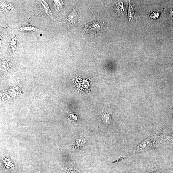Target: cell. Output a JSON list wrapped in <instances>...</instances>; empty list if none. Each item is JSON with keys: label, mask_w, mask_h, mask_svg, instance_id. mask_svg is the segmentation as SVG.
Returning <instances> with one entry per match:
<instances>
[{"label": "cell", "mask_w": 173, "mask_h": 173, "mask_svg": "<svg viewBox=\"0 0 173 173\" xmlns=\"http://www.w3.org/2000/svg\"><path fill=\"white\" fill-rule=\"evenodd\" d=\"M155 136L151 135L145 139L142 142L138 144L137 146L132 150V154H134L144 152L154 146L155 143Z\"/></svg>", "instance_id": "1"}, {"label": "cell", "mask_w": 173, "mask_h": 173, "mask_svg": "<svg viewBox=\"0 0 173 173\" xmlns=\"http://www.w3.org/2000/svg\"><path fill=\"white\" fill-rule=\"evenodd\" d=\"M39 5L41 11L43 14L47 15L52 17V14L49 6L45 1H40Z\"/></svg>", "instance_id": "2"}, {"label": "cell", "mask_w": 173, "mask_h": 173, "mask_svg": "<svg viewBox=\"0 0 173 173\" xmlns=\"http://www.w3.org/2000/svg\"><path fill=\"white\" fill-rule=\"evenodd\" d=\"M78 15L76 7H74L67 19L72 25L77 24L78 21Z\"/></svg>", "instance_id": "3"}, {"label": "cell", "mask_w": 173, "mask_h": 173, "mask_svg": "<svg viewBox=\"0 0 173 173\" xmlns=\"http://www.w3.org/2000/svg\"><path fill=\"white\" fill-rule=\"evenodd\" d=\"M15 8L14 5L12 3L5 1L1 2V10L4 12H12Z\"/></svg>", "instance_id": "4"}, {"label": "cell", "mask_w": 173, "mask_h": 173, "mask_svg": "<svg viewBox=\"0 0 173 173\" xmlns=\"http://www.w3.org/2000/svg\"><path fill=\"white\" fill-rule=\"evenodd\" d=\"M17 37L15 34H13L10 41V47L12 51L14 53L17 50Z\"/></svg>", "instance_id": "5"}, {"label": "cell", "mask_w": 173, "mask_h": 173, "mask_svg": "<svg viewBox=\"0 0 173 173\" xmlns=\"http://www.w3.org/2000/svg\"><path fill=\"white\" fill-rule=\"evenodd\" d=\"M136 13L135 9L131 3L129 4V9L128 13V17L129 21L133 19Z\"/></svg>", "instance_id": "6"}, {"label": "cell", "mask_w": 173, "mask_h": 173, "mask_svg": "<svg viewBox=\"0 0 173 173\" xmlns=\"http://www.w3.org/2000/svg\"><path fill=\"white\" fill-rule=\"evenodd\" d=\"M85 143V140L84 137H80L76 140L75 147L76 149H79L82 148Z\"/></svg>", "instance_id": "7"}, {"label": "cell", "mask_w": 173, "mask_h": 173, "mask_svg": "<svg viewBox=\"0 0 173 173\" xmlns=\"http://www.w3.org/2000/svg\"><path fill=\"white\" fill-rule=\"evenodd\" d=\"M19 30L23 31H36L39 30V29L35 27L31 26H25L21 27Z\"/></svg>", "instance_id": "8"}, {"label": "cell", "mask_w": 173, "mask_h": 173, "mask_svg": "<svg viewBox=\"0 0 173 173\" xmlns=\"http://www.w3.org/2000/svg\"><path fill=\"white\" fill-rule=\"evenodd\" d=\"M53 3L54 8L57 10H60L63 6V2L61 1H53Z\"/></svg>", "instance_id": "9"}, {"label": "cell", "mask_w": 173, "mask_h": 173, "mask_svg": "<svg viewBox=\"0 0 173 173\" xmlns=\"http://www.w3.org/2000/svg\"><path fill=\"white\" fill-rule=\"evenodd\" d=\"M102 120L107 123H109L111 121V116L109 113H105L102 116Z\"/></svg>", "instance_id": "10"}, {"label": "cell", "mask_w": 173, "mask_h": 173, "mask_svg": "<svg viewBox=\"0 0 173 173\" xmlns=\"http://www.w3.org/2000/svg\"><path fill=\"white\" fill-rule=\"evenodd\" d=\"M159 15L158 12H153L151 14L150 17L153 19L157 18Z\"/></svg>", "instance_id": "11"}, {"label": "cell", "mask_w": 173, "mask_h": 173, "mask_svg": "<svg viewBox=\"0 0 173 173\" xmlns=\"http://www.w3.org/2000/svg\"><path fill=\"white\" fill-rule=\"evenodd\" d=\"M148 173H159V172L154 167L149 171Z\"/></svg>", "instance_id": "12"}, {"label": "cell", "mask_w": 173, "mask_h": 173, "mask_svg": "<svg viewBox=\"0 0 173 173\" xmlns=\"http://www.w3.org/2000/svg\"><path fill=\"white\" fill-rule=\"evenodd\" d=\"M170 15L171 18L173 19V8L171 9L170 10Z\"/></svg>", "instance_id": "13"}]
</instances>
